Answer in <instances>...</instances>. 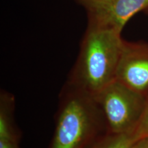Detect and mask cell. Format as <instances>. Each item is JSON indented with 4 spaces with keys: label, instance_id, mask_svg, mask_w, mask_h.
<instances>
[{
    "label": "cell",
    "instance_id": "cell-9",
    "mask_svg": "<svg viewBox=\"0 0 148 148\" xmlns=\"http://www.w3.org/2000/svg\"><path fill=\"white\" fill-rule=\"evenodd\" d=\"M0 148H21L18 145V141L0 139Z\"/></svg>",
    "mask_w": 148,
    "mask_h": 148
},
{
    "label": "cell",
    "instance_id": "cell-7",
    "mask_svg": "<svg viewBox=\"0 0 148 148\" xmlns=\"http://www.w3.org/2000/svg\"><path fill=\"white\" fill-rule=\"evenodd\" d=\"M138 139L134 132L119 134L106 132L99 135L86 148H132Z\"/></svg>",
    "mask_w": 148,
    "mask_h": 148
},
{
    "label": "cell",
    "instance_id": "cell-6",
    "mask_svg": "<svg viewBox=\"0 0 148 148\" xmlns=\"http://www.w3.org/2000/svg\"><path fill=\"white\" fill-rule=\"evenodd\" d=\"M14 97L8 92L0 95V139L18 141L20 133L14 121Z\"/></svg>",
    "mask_w": 148,
    "mask_h": 148
},
{
    "label": "cell",
    "instance_id": "cell-2",
    "mask_svg": "<svg viewBox=\"0 0 148 148\" xmlns=\"http://www.w3.org/2000/svg\"><path fill=\"white\" fill-rule=\"evenodd\" d=\"M106 132L105 118L93 97L66 83L60 94L49 148H86Z\"/></svg>",
    "mask_w": 148,
    "mask_h": 148
},
{
    "label": "cell",
    "instance_id": "cell-3",
    "mask_svg": "<svg viewBox=\"0 0 148 148\" xmlns=\"http://www.w3.org/2000/svg\"><path fill=\"white\" fill-rule=\"evenodd\" d=\"M93 98L104 116L108 132L116 134L134 132L147 102L143 94L131 89L116 79Z\"/></svg>",
    "mask_w": 148,
    "mask_h": 148
},
{
    "label": "cell",
    "instance_id": "cell-10",
    "mask_svg": "<svg viewBox=\"0 0 148 148\" xmlns=\"http://www.w3.org/2000/svg\"><path fill=\"white\" fill-rule=\"evenodd\" d=\"M132 148H148V136L138 139Z\"/></svg>",
    "mask_w": 148,
    "mask_h": 148
},
{
    "label": "cell",
    "instance_id": "cell-1",
    "mask_svg": "<svg viewBox=\"0 0 148 148\" xmlns=\"http://www.w3.org/2000/svg\"><path fill=\"white\" fill-rule=\"evenodd\" d=\"M123 43L117 31L88 25L66 84L93 97L115 79Z\"/></svg>",
    "mask_w": 148,
    "mask_h": 148
},
{
    "label": "cell",
    "instance_id": "cell-5",
    "mask_svg": "<svg viewBox=\"0 0 148 148\" xmlns=\"http://www.w3.org/2000/svg\"><path fill=\"white\" fill-rule=\"evenodd\" d=\"M115 79L143 94L148 89V47L124 42Z\"/></svg>",
    "mask_w": 148,
    "mask_h": 148
},
{
    "label": "cell",
    "instance_id": "cell-4",
    "mask_svg": "<svg viewBox=\"0 0 148 148\" xmlns=\"http://www.w3.org/2000/svg\"><path fill=\"white\" fill-rule=\"evenodd\" d=\"M88 16V25L121 33L134 14L148 8V0H77Z\"/></svg>",
    "mask_w": 148,
    "mask_h": 148
},
{
    "label": "cell",
    "instance_id": "cell-8",
    "mask_svg": "<svg viewBox=\"0 0 148 148\" xmlns=\"http://www.w3.org/2000/svg\"><path fill=\"white\" fill-rule=\"evenodd\" d=\"M138 139L142 137L148 136V101L145 110L141 116L139 123L134 131Z\"/></svg>",
    "mask_w": 148,
    "mask_h": 148
}]
</instances>
